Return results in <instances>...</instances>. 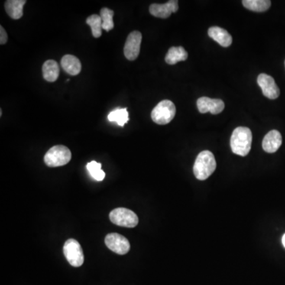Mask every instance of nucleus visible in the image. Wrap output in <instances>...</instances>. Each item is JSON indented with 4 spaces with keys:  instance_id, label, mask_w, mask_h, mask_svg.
Wrapping results in <instances>:
<instances>
[{
    "instance_id": "f257e3e1",
    "label": "nucleus",
    "mask_w": 285,
    "mask_h": 285,
    "mask_svg": "<svg viewBox=\"0 0 285 285\" xmlns=\"http://www.w3.org/2000/svg\"><path fill=\"white\" fill-rule=\"evenodd\" d=\"M232 152L240 156H247L252 144V133L247 127H238L233 131L231 137Z\"/></svg>"
},
{
    "instance_id": "f03ea898",
    "label": "nucleus",
    "mask_w": 285,
    "mask_h": 285,
    "mask_svg": "<svg viewBox=\"0 0 285 285\" xmlns=\"http://www.w3.org/2000/svg\"><path fill=\"white\" fill-rule=\"evenodd\" d=\"M215 168L216 162L214 155L209 150H203L196 157L193 173L198 180H206L213 173Z\"/></svg>"
},
{
    "instance_id": "7ed1b4c3",
    "label": "nucleus",
    "mask_w": 285,
    "mask_h": 285,
    "mask_svg": "<svg viewBox=\"0 0 285 285\" xmlns=\"http://www.w3.org/2000/svg\"><path fill=\"white\" fill-rule=\"evenodd\" d=\"M72 159V152L68 147L56 145L48 150L44 157L45 163L49 167H58L68 164Z\"/></svg>"
},
{
    "instance_id": "20e7f679",
    "label": "nucleus",
    "mask_w": 285,
    "mask_h": 285,
    "mask_svg": "<svg viewBox=\"0 0 285 285\" xmlns=\"http://www.w3.org/2000/svg\"><path fill=\"white\" fill-rule=\"evenodd\" d=\"M176 114V107L170 100H163L159 102L151 112V119L156 124H169Z\"/></svg>"
},
{
    "instance_id": "39448f33",
    "label": "nucleus",
    "mask_w": 285,
    "mask_h": 285,
    "mask_svg": "<svg viewBox=\"0 0 285 285\" xmlns=\"http://www.w3.org/2000/svg\"><path fill=\"white\" fill-rule=\"evenodd\" d=\"M109 219L113 224L124 228H135L139 223L137 214L125 208H117L114 209L109 213Z\"/></svg>"
},
{
    "instance_id": "423d86ee",
    "label": "nucleus",
    "mask_w": 285,
    "mask_h": 285,
    "mask_svg": "<svg viewBox=\"0 0 285 285\" xmlns=\"http://www.w3.org/2000/svg\"><path fill=\"white\" fill-rule=\"evenodd\" d=\"M63 254L67 260L74 267H80L84 262V254L77 240L70 238L63 245Z\"/></svg>"
},
{
    "instance_id": "0eeeda50",
    "label": "nucleus",
    "mask_w": 285,
    "mask_h": 285,
    "mask_svg": "<svg viewBox=\"0 0 285 285\" xmlns=\"http://www.w3.org/2000/svg\"><path fill=\"white\" fill-rule=\"evenodd\" d=\"M105 243L111 251L124 255L130 250V243L125 237L117 233H111L107 234L105 238Z\"/></svg>"
},
{
    "instance_id": "6e6552de",
    "label": "nucleus",
    "mask_w": 285,
    "mask_h": 285,
    "mask_svg": "<svg viewBox=\"0 0 285 285\" xmlns=\"http://www.w3.org/2000/svg\"><path fill=\"white\" fill-rule=\"evenodd\" d=\"M141 41L142 34L140 32L133 31L128 35L124 48V56L128 60H135L138 57Z\"/></svg>"
},
{
    "instance_id": "1a4fd4ad",
    "label": "nucleus",
    "mask_w": 285,
    "mask_h": 285,
    "mask_svg": "<svg viewBox=\"0 0 285 285\" xmlns=\"http://www.w3.org/2000/svg\"><path fill=\"white\" fill-rule=\"evenodd\" d=\"M257 84L261 87L262 94L270 99H276L280 96V89L274 79L270 75L262 73L257 77Z\"/></svg>"
},
{
    "instance_id": "9d476101",
    "label": "nucleus",
    "mask_w": 285,
    "mask_h": 285,
    "mask_svg": "<svg viewBox=\"0 0 285 285\" xmlns=\"http://www.w3.org/2000/svg\"><path fill=\"white\" fill-rule=\"evenodd\" d=\"M198 111L201 114L210 112L212 114H219L225 107V104L221 99H212L208 97H202L196 102Z\"/></svg>"
},
{
    "instance_id": "9b49d317",
    "label": "nucleus",
    "mask_w": 285,
    "mask_h": 285,
    "mask_svg": "<svg viewBox=\"0 0 285 285\" xmlns=\"http://www.w3.org/2000/svg\"><path fill=\"white\" fill-rule=\"evenodd\" d=\"M179 10L177 0H170L164 4H151L149 8L150 14L156 18H168L172 13H176Z\"/></svg>"
},
{
    "instance_id": "f8f14e48",
    "label": "nucleus",
    "mask_w": 285,
    "mask_h": 285,
    "mask_svg": "<svg viewBox=\"0 0 285 285\" xmlns=\"http://www.w3.org/2000/svg\"><path fill=\"white\" fill-rule=\"evenodd\" d=\"M282 144V136L277 130L269 131L264 137L262 147L268 153H274L280 148Z\"/></svg>"
},
{
    "instance_id": "ddd939ff",
    "label": "nucleus",
    "mask_w": 285,
    "mask_h": 285,
    "mask_svg": "<svg viewBox=\"0 0 285 285\" xmlns=\"http://www.w3.org/2000/svg\"><path fill=\"white\" fill-rule=\"evenodd\" d=\"M208 33L211 38L213 39L223 47H229L232 43V37L230 35V33L221 27H211Z\"/></svg>"
},
{
    "instance_id": "4468645a",
    "label": "nucleus",
    "mask_w": 285,
    "mask_h": 285,
    "mask_svg": "<svg viewBox=\"0 0 285 285\" xmlns=\"http://www.w3.org/2000/svg\"><path fill=\"white\" fill-rule=\"evenodd\" d=\"M63 70L71 75H77L80 73L82 64L77 57L72 55H65L61 60Z\"/></svg>"
},
{
    "instance_id": "2eb2a0df",
    "label": "nucleus",
    "mask_w": 285,
    "mask_h": 285,
    "mask_svg": "<svg viewBox=\"0 0 285 285\" xmlns=\"http://www.w3.org/2000/svg\"><path fill=\"white\" fill-rule=\"evenodd\" d=\"M26 4V0H7L5 2L6 11L13 19H19L23 17V7Z\"/></svg>"
},
{
    "instance_id": "dca6fc26",
    "label": "nucleus",
    "mask_w": 285,
    "mask_h": 285,
    "mask_svg": "<svg viewBox=\"0 0 285 285\" xmlns=\"http://www.w3.org/2000/svg\"><path fill=\"white\" fill-rule=\"evenodd\" d=\"M43 77L48 82H53L57 80L60 75V68L57 62L49 60L45 62L42 67Z\"/></svg>"
},
{
    "instance_id": "f3484780",
    "label": "nucleus",
    "mask_w": 285,
    "mask_h": 285,
    "mask_svg": "<svg viewBox=\"0 0 285 285\" xmlns=\"http://www.w3.org/2000/svg\"><path fill=\"white\" fill-rule=\"evenodd\" d=\"M188 53L183 47H171L166 54L165 60L170 65L176 64L180 61L187 60Z\"/></svg>"
},
{
    "instance_id": "a211bd4d",
    "label": "nucleus",
    "mask_w": 285,
    "mask_h": 285,
    "mask_svg": "<svg viewBox=\"0 0 285 285\" xmlns=\"http://www.w3.org/2000/svg\"><path fill=\"white\" fill-rule=\"evenodd\" d=\"M243 4L246 8L255 12H264L271 7L270 0H243Z\"/></svg>"
},
{
    "instance_id": "6ab92c4d",
    "label": "nucleus",
    "mask_w": 285,
    "mask_h": 285,
    "mask_svg": "<svg viewBox=\"0 0 285 285\" xmlns=\"http://www.w3.org/2000/svg\"><path fill=\"white\" fill-rule=\"evenodd\" d=\"M108 120L111 122H116L120 126L123 127L129 120L128 112L126 108H117L108 114Z\"/></svg>"
},
{
    "instance_id": "aec40b11",
    "label": "nucleus",
    "mask_w": 285,
    "mask_h": 285,
    "mask_svg": "<svg viewBox=\"0 0 285 285\" xmlns=\"http://www.w3.org/2000/svg\"><path fill=\"white\" fill-rule=\"evenodd\" d=\"M86 23L91 27V32L95 38H98L102 36V21L100 16L98 14H92L88 17Z\"/></svg>"
},
{
    "instance_id": "412c9836",
    "label": "nucleus",
    "mask_w": 285,
    "mask_h": 285,
    "mask_svg": "<svg viewBox=\"0 0 285 285\" xmlns=\"http://www.w3.org/2000/svg\"><path fill=\"white\" fill-rule=\"evenodd\" d=\"M86 169L91 177L98 182H102L105 178V173L102 170V164L96 161H91L86 165Z\"/></svg>"
},
{
    "instance_id": "4be33fe9",
    "label": "nucleus",
    "mask_w": 285,
    "mask_h": 285,
    "mask_svg": "<svg viewBox=\"0 0 285 285\" xmlns=\"http://www.w3.org/2000/svg\"><path fill=\"white\" fill-rule=\"evenodd\" d=\"M114 12L112 10L108 8H102L100 12V17L102 18V30L106 32L111 31L114 27Z\"/></svg>"
},
{
    "instance_id": "5701e85b",
    "label": "nucleus",
    "mask_w": 285,
    "mask_h": 285,
    "mask_svg": "<svg viewBox=\"0 0 285 285\" xmlns=\"http://www.w3.org/2000/svg\"><path fill=\"white\" fill-rule=\"evenodd\" d=\"M7 39H8V37H7V32L5 31L4 27L1 26V27H0V44H6L7 41Z\"/></svg>"
},
{
    "instance_id": "b1692460",
    "label": "nucleus",
    "mask_w": 285,
    "mask_h": 285,
    "mask_svg": "<svg viewBox=\"0 0 285 285\" xmlns=\"http://www.w3.org/2000/svg\"><path fill=\"white\" fill-rule=\"evenodd\" d=\"M282 243H283V247L285 248V234L283 235V238H282Z\"/></svg>"
},
{
    "instance_id": "393cba45",
    "label": "nucleus",
    "mask_w": 285,
    "mask_h": 285,
    "mask_svg": "<svg viewBox=\"0 0 285 285\" xmlns=\"http://www.w3.org/2000/svg\"><path fill=\"white\" fill-rule=\"evenodd\" d=\"M284 64H285V62H284Z\"/></svg>"
}]
</instances>
